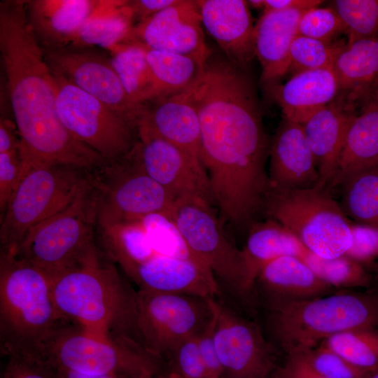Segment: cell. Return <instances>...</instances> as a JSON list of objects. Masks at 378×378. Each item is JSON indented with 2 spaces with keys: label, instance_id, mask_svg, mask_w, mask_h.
I'll use <instances>...</instances> for the list:
<instances>
[{
  "label": "cell",
  "instance_id": "obj_1",
  "mask_svg": "<svg viewBox=\"0 0 378 378\" xmlns=\"http://www.w3.org/2000/svg\"><path fill=\"white\" fill-rule=\"evenodd\" d=\"M0 54L24 176L55 164L92 171L104 160L77 140L57 110L54 76L29 22L25 1L0 3Z\"/></svg>",
  "mask_w": 378,
  "mask_h": 378
},
{
  "label": "cell",
  "instance_id": "obj_2",
  "mask_svg": "<svg viewBox=\"0 0 378 378\" xmlns=\"http://www.w3.org/2000/svg\"><path fill=\"white\" fill-rule=\"evenodd\" d=\"M99 254L53 278L57 310L67 321L106 337L136 340V291Z\"/></svg>",
  "mask_w": 378,
  "mask_h": 378
},
{
  "label": "cell",
  "instance_id": "obj_3",
  "mask_svg": "<svg viewBox=\"0 0 378 378\" xmlns=\"http://www.w3.org/2000/svg\"><path fill=\"white\" fill-rule=\"evenodd\" d=\"M0 258L1 354L41 355L54 333L69 323L55 304L52 281L13 253L1 252Z\"/></svg>",
  "mask_w": 378,
  "mask_h": 378
},
{
  "label": "cell",
  "instance_id": "obj_4",
  "mask_svg": "<svg viewBox=\"0 0 378 378\" xmlns=\"http://www.w3.org/2000/svg\"><path fill=\"white\" fill-rule=\"evenodd\" d=\"M378 324V300L356 293L270 300L269 325L288 353L311 350L328 338Z\"/></svg>",
  "mask_w": 378,
  "mask_h": 378
},
{
  "label": "cell",
  "instance_id": "obj_5",
  "mask_svg": "<svg viewBox=\"0 0 378 378\" xmlns=\"http://www.w3.org/2000/svg\"><path fill=\"white\" fill-rule=\"evenodd\" d=\"M97 196L90 180L66 207L24 236L16 255L42 270L52 280L99 253L94 241Z\"/></svg>",
  "mask_w": 378,
  "mask_h": 378
},
{
  "label": "cell",
  "instance_id": "obj_6",
  "mask_svg": "<svg viewBox=\"0 0 378 378\" xmlns=\"http://www.w3.org/2000/svg\"><path fill=\"white\" fill-rule=\"evenodd\" d=\"M42 356L59 368L117 378L163 374V360L128 336L106 337L67 323L46 344Z\"/></svg>",
  "mask_w": 378,
  "mask_h": 378
},
{
  "label": "cell",
  "instance_id": "obj_7",
  "mask_svg": "<svg viewBox=\"0 0 378 378\" xmlns=\"http://www.w3.org/2000/svg\"><path fill=\"white\" fill-rule=\"evenodd\" d=\"M265 214L291 232L311 252L326 259L346 254L352 244L350 223L326 187L271 189Z\"/></svg>",
  "mask_w": 378,
  "mask_h": 378
},
{
  "label": "cell",
  "instance_id": "obj_8",
  "mask_svg": "<svg viewBox=\"0 0 378 378\" xmlns=\"http://www.w3.org/2000/svg\"><path fill=\"white\" fill-rule=\"evenodd\" d=\"M90 172L66 164L42 166L21 180L1 219V252L14 253L34 227L71 204Z\"/></svg>",
  "mask_w": 378,
  "mask_h": 378
},
{
  "label": "cell",
  "instance_id": "obj_9",
  "mask_svg": "<svg viewBox=\"0 0 378 378\" xmlns=\"http://www.w3.org/2000/svg\"><path fill=\"white\" fill-rule=\"evenodd\" d=\"M98 201L97 225L138 220L148 214L169 216L174 199L145 171L139 139L125 155L90 172Z\"/></svg>",
  "mask_w": 378,
  "mask_h": 378
},
{
  "label": "cell",
  "instance_id": "obj_10",
  "mask_svg": "<svg viewBox=\"0 0 378 378\" xmlns=\"http://www.w3.org/2000/svg\"><path fill=\"white\" fill-rule=\"evenodd\" d=\"M169 216L190 250L233 295L244 297L252 286L242 250L227 237L214 205L203 198L175 199Z\"/></svg>",
  "mask_w": 378,
  "mask_h": 378
},
{
  "label": "cell",
  "instance_id": "obj_11",
  "mask_svg": "<svg viewBox=\"0 0 378 378\" xmlns=\"http://www.w3.org/2000/svg\"><path fill=\"white\" fill-rule=\"evenodd\" d=\"M52 74L58 115L77 140L104 160L120 158L134 148L139 141L137 126L134 122L61 76Z\"/></svg>",
  "mask_w": 378,
  "mask_h": 378
},
{
  "label": "cell",
  "instance_id": "obj_12",
  "mask_svg": "<svg viewBox=\"0 0 378 378\" xmlns=\"http://www.w3.org/2000/svg\"><path fill=\"white\" fill-rule=\"evenodd\" d=\"M211 316L207 298L168 292L136 291L135 336L149 352L168 358Z\"/></svg>",
  "mask_w": 378,
  "mask_h": 378
},
{
  "label": "cell",
  "instance_id": "obj_13",
  "mask_svg": "<svg viewBox=\"0 0 378 378\" xmlns=\"http://www.w3.org/2000/svg\"><path fill=\"white\" fill-rule=\"evenodd\" d=\"M43 50L52 72L97 98L136 126L145 105L128 96L110 59L92 48Z\"/></svg>",
  "mask_w": 378,
  "mask_h": 378
},
{
  "label": "cell",
  "instance_id": "obj_14",
  "mask_svg": "<svg viewBox=\"0 0 378 378\" xmlns=\"http://www.w3.org/2000/svg\"><path fill=\"white\" fill-rule=\"evenodd\" d=\"M207 300L223 378H270L274 369L272 352L256 326L214 298Z\"/></svg>",
  "mask_w": 378,
  "mask_h": 378
},
{
  "label": "cell",
  "instance_id": "obj_15",
  "mask_svg": "<svg viewBox=\"0 0 378 378\" xmlns=\"http://www.w3.org/2000/svg\"><path fill=\"white\" fill-rule=\"evenodd\" d=\"M202 24L195 1L178 0L169 8L134 24L123 41L190 56L206 64L211 51L206 46Z\"/></svg>",
  "mask_w": 378,
  "mask_h": 378
},
{
  "label": "cell",
  "instance_id": "obj_16",
  "mask_svg": "<svg viewBox=\"0 0 378 378\" xmlns=\"http://www.w3.org/2000/svg\"><path fill=\"white\" fill-rule=\"evenodd\" d=\"M138 135L144 169L174 200L196 196L215 206L207 175L200 160L148 132L138 130Z\"/></svg>",
  "mask_w": 378,
  "mask_h": 378
},
{
  "label": "cell",
  "instance_id": "obj_17",
  "mask_svg": "<svg viewBox=\"0 0 378 378\" xmlns=\"http://www.w3.org/2000/svg\"><path fill=\"white\" fill-rule=\"evenodd\" d=\"M120 0H28L29 22L43 50L69 46L91 18L117 6Z\"/></svg>",
  "mask_w": 378,
  "mask_h": 378
},
{
  "label": "cell",
  "instance_id": "obj_18",
  "mask_svg": "<svg viewBox=\"0 0 378 378\" xmlns=\"http://www.w3.org/2000/svg\"><path fill=\"white\" fill-rule=\"evenodd\" d=\"M127 276L138 290L214 298L219 287L209 267L198 259L158 255L136 266Z\"/></svg>",
  "mask_w": 378,
  "mask_h": 378
},
{
  "label": "cell",
  "instance_id": "obj_19",
  "mask_svg": "<svg viewBox=\"0 0 378 378\" xmlns=\"http://www.w3.org/2000/svg\"><path fill=\"white\" fill-rule=\"evenodd\" d=\"M271 189L304 190L319 183V174L303 128L283 117L270 149Z\"/></svg>",
  "mask_w": 378,
  "mask_h": 378
},
{
  "label": "cell",
  "instance_id": "obj_20",
  "mask_svg": "<svg viewBox=\"0 0 378 378\" xmlns=\"http://www.w3.org/2000/svg\"><path fill=\"white\" fill-rule=\"evenodd\" d=\"M202 24L232 64L244 69L255 55L254 27L244 0L195 1Z\"/></svg>",
  "mask_w": 378,
  "mask_h": 378
},
{
  "label": "cell",
  "instance_id": "obj_21",
  "mask_svg": "<svg viewBox=\"0 0 378 378\" xmlns=\"http://www.w3.org/2000/svg\"><path fill=\"white\" fill-rule=\"evenodd\" d=\"M307 10H264L254 27L255 55L262 69L260 83L270 95L288 72L290 46Z\"/></svg>",
  "mask_w": 378,
  "mask_h": 378
},
{
  "label": "cell",
  "instance_id": "obj_22",
  "mask_svg": "<svg viewBox=\"0 0 378 378\" xmlns=\"http://www.w3.org/2000/svg\"><path fill=\"white\" fill-rule=\"evenodd\" d=\"M137 130L166 140L201 162L199 115L186 90L146 104Z\"/></svg>",
  "mask_w": 378,
  "mask_h": 378
},
{
  "label": "cell",
  "instance_id": "obj_23",
  "mask_svg": "<svg viewBox=\"0 0 378 378\" xmlns=\"http://www.w3.org/2000/svg\"><path fill=\"white\" fill-rule=\"evenodd\" d=\"M332 70L338 83L337 101L354 112L360 110L378 90V38L344 45Z\"/></svg>",
  "mask_w": 378,
  "mask_h": 378
},
{
  "label": "cell",
  "instance_id": "obj_24",
  "mask_svg": "<svg viewBox=\"0 0 378 378\" xmlns=\"http://www.w3.org/2000/svg\"><path fill=\"white\" fill-rule=\"evenodd\" d=\"M356 113L336 100L312 114L301 125L319 174L327 187L338 165L345 138Z\"/></svg>",
  "mask_w": 378,
  "mask_h": 378
},
{
  "label": "cell",
  "instance_id": "obj_25",
  "mask_svg": "<svg viewBox=\"0 0 378 378\" xmlns=\"http://www.w3.org/2000/svg\"><path fill=\"white\" fill-rule=\"evenodd\" d=\"M338 94L332 68L303 71L276 86L270 96L281 107L284 118L300 125L330 104Z\"/></svg>",
  "mask_w": 378,
  "mask_h": 378
},
{
  "label": "cell",
  "instance_id": "obj_26",
  "mask_svg": "<svg viewBox=\"0 0 378 378\" xmlns=\"http://www.w3.org/2000/svg\"><path fill=\"white\" fill-rule=\"evenodd\" d=\"M378 164V90L354 117L335 174L326 187L340 185L352 174Z\"/></svg>",
  "mask_w": 378,
  "mask_h": 378
},
{
  "label": "cell",
  "instance_id": "obj_27",
  "mask_svg": "<svg viewBox=\"0 0 378 378\" xmlns=\"http://www.w3.org/2000/svg\"><path fill=\"white\" fill-rule=\"evenodd\" d=\"M256 281L269 295L270 300L316 298L331 288L302 260L290 255L280 256L266 263L258 272Z\"/></svg>",
  "mask_w": 378,
  "mask_h": 378
},
{
  "label": "cell",
  "instance_id": "obj_28",
  "mask_svg": "<svg viewBox=\"0 0 378 378\" xmlns=\"http://www.w3.org/2000/svg\"><path fill=\"white\" fill-rule=\"evenodd\" d=\"M248 233L242 251L252 287L258 272L269 261L284 255L303 260L310 251L291 232L272 218L258 222Z\"/></svg>",
  "mask_w": 378,
  "mask_h": 378
},
{
  "label": "cell",
  "instance_id": "obj_29",
  "mask_svg": "<svg viewBox=\"0 0 378 378\" xmlns=\"http://www.w3.org/2000/svg\"><path fill=\"white\" fill-rule=\"evenodd\" d=\"M108 51L125 90L135 104L145 105L161 97L144 46L123 41Z\"/></svg>",
  "mask_w": 378,
  "mask_h": 378
},
{
  "label": "cell",
  "instance_id": "obj_30",
  "mask_svg": "<svg viewBox=\"0 0 378 378\" xmlns=\"http://www.w3.org/2000/svg\"><path fill=\"white\" fill-rule=\"evenodd\" d=\"M341 188V209L356 224L378 228V164L346 178Z\"/></svg>",
  "mask_w": 378,
  "mask_h": 378
},
{
  "label": "cell",
  "instance_id": "obj_31",
  "mask_svg": "<svg viewBox=\"0 0 378 378\" xmlns=\"http://www.w3.org/2000/svg\"><path fill=\"white\" fill-rule=\"evenodd\" d=\"M134 22L130 1H123L120 5L88 20L68 46H99L109 50L126 38Z\"/></svg>",
  "mask_w": 378,
  "mask_h": 378
},
{
  "label": "cell",
  "instance_id": "obj_32",
  "mask_svg": "<svg viewBox=\"0 0 378 378\" xmlns=\"http://www.w3.org/2000/svg\"><path fill=\"white\" fill-rule=\"evenodd\" d=\"M146 51L161 97L188 89L200 76L205 65L188 55L148 48Z\"/></svg>",
  "mask_w": 378,
  "mask_h": 378
},
{
  "label": "cell",
  "instance_id": "obj_33",
  "mask_svg": "<svg viewBox=\"0 0 378 378\" xmlns=\"http://www.w3.org/2000/svg\"><path fill=\"white\" fill-rule=\"evenodd\" d=\"M322 343L358 368L369 372L378 368V332L372 329L342 332Z\"/></svg>",
  "mask_w": 378,
  "mask_h": 378
},
{
  "label": "cell",
  "instance_id": "obj_34",
  "mask_svg": "<svg viewBox=\"0 0 378 378\" xmlns=\"http://www.w3.org/2000/svg\"><path fill=\"white\" fill-rule=\"evenodd\" d=\"M332 4L343 23L348 43L378 38V0H335Z\"/></svg>",
  "mask_w": 378,
  "mask_h": 378
},
{
  "label": "cell",
  "instance_id": "obj_35",
  "mask_svg": "<svg viewBox=\"0 0 378 378\" xmlns=\"http://www.w3.org/2000/svg\"><path fill=\"white\" fill-rule=\"evenodd\" d=\"M304 262L331 286H365L370 281L369 274L361 264L346 255L326 259L310 252Z\"/></svg>",
  "mask_w": 378,
  "mask_h": 378
},
{
  "label": "cell",
  "instance_id": "obj_36",
  "mask_svg": "<svg viewBox=\"0 0 378 378\" xmlns=\"http://www.w3.org/2000/svg\"><path fill=\"white\" fill-rule=\"evenodd\" d=\"M344 44H332L298 35L289 51L288 72L292 76L306 71L332 68L335 59Z\"/></svg>",
  "mask_w": 378,
  "mask_h": 378
},
{
  "label": "cell",
  "instance_id": "obj_37",
  "mask_svg": "<svg viewBox=\"0 0 378 378\" xmlns=\"http://www.w3.org/2000/svg\"><path fill=\"white\" fill-rule=\"evenodd\" d=\"M139 220L153 248L158 254L200 260L188 247L178 227L168 215L155 213Z\"/></svg>",
  "mask_w": 378,
  "mask_h": 378
},
{
  "label": "cell",
  "instance_id": "obj_38",
  "mask_svg": "<svg viewBox=\"0 0 378 378\" xmlns=\"http://www.w3.org/2000/svg\"><path fill=\"white\" fill-rule=\"evenodd\" d=\"M6 358L1 378H62L57 366L40 354L11 353Z\"/></svg>",
  "mask_w": 378,
  "mask_h": 378
},
{
  "label": "cell",
  "instance_id": "obj_39",
  "mask_svg": "<svg viewBox=\"0 0 378 378\" xmlns=\"http://www.w3.org/2000/svg\"><path fill=\"white\" fill-rule=\"evenodd\" d=\"M304 352L312 368L325 378H366L372 372L351 364L323 343Z\"/></svg>",
  "mask_w": 378,
  "mask_h": 378
},
{
  "label": "cell",
  "instance_id": "obj_40",
  "mask_svg": "<svg viewBox=\"0 0 378 378\" xmlns=\"http://www.w3.org/2000/svg\"><path fill=\"white\" fill-rule=\"evenodd\" d=\"M345 31L343 23L332 8L316 7L302 15L298 35L330 43L339 34Z\"/></svg>",
  "mask_w": 378,
  "mask_h": 378
},
{
  "label": "cell",
  "instance_id": "obj_41",
  "mask_svg": "<svg viewBox=\"0 0 378 378\" xmlns=\"http://www.w3.org/2000/svg\"><path fill=\"white\" fill-rule=\"evenodd\" d=\"M168 359L173 372L182 378H209L197 342V335L178 344Z\"/></svg>",
  "mask_w": 378,
  "mask_h": 378
},
{
  "label": "cell",
  "instance_id": "obj_42",
  "mask_svg": "<svg viewBox=\"0 0 378 378\" xmlns=\"http://www.w3.org/2000/svg\"><path fill=\"white\" fill-rule=\"evenodd\" d=\"M24 178L20 148L0 153V209L5 211L11 197Z\"/></svg>",
  "mask_w": 378,
  "mask_h": 378
},
{
  "label": "cell",
  "instance_id": "obj_43",
  "mask_svg": "<svg viewBox=\"0 0 378 378\" xmlns=\"http://www.w3.org/2000/svg\"><path fill=\"white\" fill-rule=\"evenodd\" d=\"M352 244L346 255L361 263L378 258V228L350 223Z\"/></svg>",
  "mask_w": 378,
  "mask_h": 378
},
{
  "label": "cell",
  "instance_id": "obj_44",
  "mask_svg": "<svg viewBox=\"0 0 378 378\" xmlns=\"http://www.w3.org/2000/svg\"><path fill=\"white\" fill-rule=\"evenodd\" d=\"M214 322L211 318L197 335L200 352L209 378H223V371L214 339Z\"/></svg>",
  "mask_w": 378,
  "mask_h": 378
},
{
  "label": "cell",
  "instance_id": "obj_45",
  "mask_svg": "<svg viewBox=\"0 0 378 378\" xmlns=\"http://www.w3.org/2000/svg\"><path fill=\"white\" fill-rule=\"evenodd\" d=\"M277 378H325L309 363L304 352L288 353L284 365L278 370Z\"/></svg>",
  "mask_w": 378,
  "mask_h": 378
},
{
  "label": "cell",
  "instance_id": "obj_46",
  "mask_svg": "<svg viewBox=\"0 0 378 378\" xmlns=\"http://www.w3.org/2000/svg\"><path fill=\"white\" fill-rule=\"evenodd\" d=\"M178 0H134L130 1L134 21L145 20L160 11L175 4Z\"/></svg>",
  "mask_w": 378,
  "mask_h": 378
},
{
  "label": "cell",
  "instance_id": "obj_47",
  "mask_svg": "<svg viewBox=\"0 0 378 378\" xmlns=\"http://www.w3.org/2000/svg\"><path fill=\"white\" fill-rule=\"evenodd\" d=\"M15 125L9 120L1 118L0 153L9 152L20 148V136L15 132Z\"/></svg>",
  "mask_w": 378,
  "mask_h": 378
},
{
  "label": "cell",
  "instance_id": "obj_48",
  "mask_svg": "<svg viewBox=\"0 0 378 378\" xmlns=\"http://www.w3.org/2000/svg\"><path fill=\"white\" fill-rule=\"evenodd\" d=\"M320 0H265L264 10H282L288 9L309 10L318 7Z\"/></svg>",
  "mask_w": 378,
  "mask_h": 378
},
{
  "label": "cell",
  "instance_id": "obj_49",
  "mask_svg": "<svg viewBox=\"0 0 378 378\" xmlns=\"http://www.w3.org/2000/svg\"><path fill=\"white\" fill-rule=\"evenodd\" d=\"M61 374L62 378H117L113 375H92L85 374L71 370H64L58 368Z\"/></svg>",
  "mask_w": 378,
  "mask_h": 378
},
{
  "label": "cell",
  "instance_id": "obj_50",
  "mask_svg": "<svg viewBox=\"0 0 378 378\" xmlns=\"http://www.w3.org/2000/svg\"><path fill=\"white\" fill-rule=\"evenodd\" d=\"M119 378H182L177 374L169 372L167 373H163L158 375H154V376H136V377H119Z\"/></svg>",
  "mask_w": 378,
  "mask_h": 378
},
{
  "label": "cell",
  "instance_id": "obj_51",
  "mask_svg": "<svg viewBox=\"0 0 378 378\" xmlns=\"http://www.w3.org/2000/svg\"><path fill=\"white\" fill-rule=\"evenodd\" d=\"M248 4L251 5L253 8H265V0H250L248 1Z\"/></svg>",
  "mask_w": 378,
  "mask_h": 378
},
{
  "label": "cell",
  "instance_id": "obj_52",
  "mask_svg": "<svg viewBox=\"0 0 378 378\" xmlns=\"http://www.w3.org/2000/svg\"><path fill=\"white\" fill-rule=\"evenodd\" d=\"M366 378H378V368L370 372Z\"/></svg>",
  "mask_w": 378,
  "mask_h": 378
}]
</instances>
